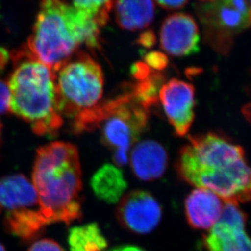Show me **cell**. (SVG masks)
<instances>
[{
	"mask_svg": "<svg viewBox=\"0 0 251 251\" xmlns=\"http://www.w3.org/2000/svg\"><path fill=\"white\" fill-rule=\"evenodd\" d=\"M179 178L215 193L225 202L251 201V167L244 149L217 132L188 136L176 162Z\"/></svg>",
	"mask_w": 251,
	"mask_h": 251,
	"instance_id": "obj_1",
	"label": "cell"
},
{
	"mask_svg": "<svg viewBox=\"0 0 251 251\" xmlns=\"http://www.w3.org/2000/svg\"><path fill=\"white\" fill-rule=\"evenodd\" d=\"M32 179L48 225L82 219V170L75 145L56 141L39 148Z\"/></svg>",
	"mask_w": 251,
	"mask_h": 251,
	"instance_id": "obj_2",
	"label": "cell"
},
{
	"mask_svg": "<svg viewBox=\"0 0 251 251\" xmlns=\"http://www.w3.org/2000/svg\"><path fill=\"white\" fill-rule=\"evenodd\" d=\"M100 29L93 17L62 0H41L26 47L56 73L82 44L100 49Z\"/></svg>",
	"mask_w": 251,
	"mask_h": 251,
	"instance_id": "obj_3",
	"label": "cell"
},
{
	"mask_svg": "<svg viewBox=\"0 0 251 251\" xmlns=\"http://www.w3.org/2000/svg\"><path fill=\"white\" fill-rule=\"evenodd\" d=\"M14 70L8 80V109L38 135L54 136L64 124L56 97L55 73L26 45L12 54Z\"/></svg>",
	"mask_w": 251,
	"mask_h": 251,
	"instance_id": "obj_4",
	"label": "cell"
},
{
	"mask_svg": "<svg viewBox=\"0 0 251 251\" xmlns=\"http://www.w3.org/2000/svg\"><path fill=\"white\" fill-rule=\"evenodd\" d=\"M150 111L139 104L127 83L121 93L82 112L73 122V132L100 130L104 146L113 152L117 167L127 164L129 150L148 126Z\"/></svg>",
	"mask_w": 251,
	"mask_h": 251,
	"instance_id": "obj_5",
	"label": "cell"
},
{
	"mask_svg": "<svg viewBox=\"0 0 251 251\" xmlns=\"http://www.w3.org/2000/svg\"><path fill=\"white\" fill-rule=\"evenodd\" d=\"M59 110L75 119L97 106L104 92V74L99 63L85 51H77L56 73Z\"/></svg>",
	"mask_w": 251,
	"mask_h": 251,
	"instance_id": "obj_6",
	"label": "cell"
},
{
	"mask_svg": "<svg viewBox=\"0 0 251 251\" xmlns=\"http://www.w3.org/2000/svg\"><path fill=\"white\" fill-rule=\"evenodd\" d=\"M0 209L5 212V227L24 241L33 240L48 225L34 184L24 175L0 179Z\"/></svg>",
	"mask_w": 251,
	"mask_h": 251,
	"instance_id": "obj_7",
	"label": "cell"
},
{
	"mask_svg": "<svg viewBox=\"0 0 251 251\" xmlns=\"http://www.w3.org/2000/svg\"><path fill=\"white\" fill-rule=\"evenodd\" d=\"M206 43L227 55L235 39L251 27V0H211L196 5Z\"/></svg>",
	"mask_w": 251,
	"mask_h": 251,
	"instance_id": "obj_8",
	"label": "cell"
},
{
	"mask_svg": "<svg viewBox=\"0 0 251 251\" xmlns=\"http://www.w3.org/2000/svg\"><path fill=\"white\" fill-rule=\"evenodd\" d=\"M247 215L238 205L225 202L216 224L203 236L206 251H251V238L246 231Z\"/></svg>",
	"mask_w": 251,
	"mask_h": 251,
	"instance_id": "obj_9",
	"label": "cell"
},
{
	"mask_svg": "<svg viewBox=\"0 0 251 251\" xmlns=\"http://www.w3.org/2000/svg\"><path fill=\"white\" fill-rule=\"evenodd\" d=\"M162 207L154 197L146 191L126 193L117 208V219L126 229L136 234L152 232L162 219Z\"/></svg>",
	"mask_w": 251,
	"mask_h": 251,
	"instance_id": "obj_10",
	"label": "cell"
},
{
	"mask_svg": "<svg viewBox=\"0 0 251 251\" xmlns=\"http://www.w3.org/2000/svg\"><path fill=\"white\" fill-rule=\"evenodd\" d=\"M167 120L179 137L188 134L195 119V88L193 84L177 78L164 82L159 92Z\"/></svg>",
	"mask_w": 251,
	"mask_h": 251,
	"instance_id": "obj_11",
	"label": "cell"
},
{
	"mask_svg": "<svg viewBox=\"0 0 251 251\" xmlns=\"http://www.w3.org/2000/svg\"><path fill=\"white\" fill-rule=\"evenodd\" d=\"M161 49L172 56H188L200 50V32L190 15L175 13L167 17L160 29Z\"/></svg>",
	"mask_w": 251,
	"mask_h": 251,
	"instance_id": "obj_12",
	"label": "cell"
},
{
	"mask_svg": "<svg viewBox=\"0 0 251 251\" xmlns=\"http://www.w3.org/2000/svg\"><path fill=\"white\" fill-rule=\"evenodd\" d=\"M222 199L204 188L192 191L184 201V214L194 229L210 230L222 214Z\"/></svg>",
	"mask_w": 251,
	"mask_h": 251,
	"instance_id": "obj_13",
	"label": "cell"
},
{
	"mask_svg": "<svg viewBox=\"0 0 251 251\" xmlns=\"http://www.w3.org/2000/svg\"><path fill=\"white\" fill-rule=\"evenodd\" d=\"M168 166V155L161 144L152 140L140 141L130 154V167L137 179L152 181L160 179Z\"/></svg>",
	"mask_w": 251,
	"mask_h": 251,
	"instance_id": "obj_14",
	"label": "cell"
},
{
	"mask_svg": "<svg viewBox=\"0 0 251 251\" xmlns=\"http://www.w3.org/2000/svg\"><path fill=\"white\" fill-rule=\"evenodd\" d=\"M113 8L117 24L125 30L146 29L154 20L153 0H116Z\"/></svg>",
	"mask_w": 251,
	"mask_h": 251,
	"instance_id": "obj_15",
	"label": "cell"
},
{
	"mask_svg": "<svg viewBox=\"0 0 251 251\" xmlns=\"http://www.w3.org/2000/svg\"><path fill=\"white\" fill-rule=\"evenodd\" d=\"M91 187L95 195L108 204L120 201L127 188V182L119 167L104 164L91 179Z\"/></svg>",
	"mask_w": 251,
	"mask_h": 251,
	"instance_id": "obj_16",
	"label": "cell"
},
{
	"mask_svg": "<svg viewBox=\"0 0 251 251\" xmlns=\"http://www.w3.org/2000/svg\"><path fill=\"white\" fill-rule=\"evenodd\" d=\"M68 242L70 251H102L108 246L106 238L95 223L71 228Z\"/></svg>",
	"mask_w": 251,
	"mask_h": 251,
	"instance_id": "obj_17",
	"label": "cell"
},
{
	"mask_svg": "<svg viewBox=\"0 0 251 251\" xmlns=\"http://www.w3.org/2000/svg\"><path fill=\"white\" fill-rule=\"evenodd\" d=\"M73 2L75 8L93 17L101 28L109 21L114 6L113 0H73Z\"/></svg>",
	"mask_w": 251,
	"mask_h": 251,
	"instance_id": "obj_18",
	"label": "cell"
},
{
	"mask_svg": "<svg viewBox=\"0 0 251 251\" xmlns=\"http://www.w3.org/2000/svg\"><path fill=\"white\" fill-rule=\"evenodd\" d=\"M144 62L150 69L161 72L168 66L169 59L167 58V56L162 52L156 51H150L145 54Z\"/></svg>",
	"mask_w": 251,
	"mask_h": 251,
	"instance_id": "obj_19",
	"label": "cell"
},
{
	"mask_svg": "<svg viewBox=\"0 0 251 251\" xmlns=\"http://www.w3.org/2000/svg\"><path fill=\"white\" fill-rule=\"evenodd\" d=\"M28 251H64V250L53 240L43 239L32 245Z\"/></svg>",
	"mask_w": 251,
	"mask_h": 251,
	"instance_id": "obj_20",
	"label": "cell"
},
{
	"mask_svg": "<svg viewBox=\"0 0 251 251\" xmlns=\"http://www.w3.org/2000/svg\"><path fill=\"white\" fill-rule=\"evenodd\" d=\"M9 97V88L7 83L0 79V114H4L8 110Z\"/></svg>",
	"mask_w": 251,
	"mask_h": 251,
	"instance_id": "obj_21",
	"label": "cell"
},
{
	"mask_svg": "<svg viewBox=\"0 0 251 251\" xmlns=\"http://www.w3.org/2000/svg\"><path fill=\"white\" fill-rule=\"evenodd\" d=\"M156 41L157 37L155 35L154 32L151 29L144 32L143 34H140L137 39L138 44L146 49H151L152 47L154 46Z\"/></svg>",
	"mask_w": 251,
	"mask_h": 251,
	"instance_id": "obj_22",
	"label": "cell"
},
{
	"mask_svg": "<svg viewBox=\"0 0 251 251\" xmlns=\"http://www.w3.org/2000/svg\"><path fill=\"white\" fill-rule=\"evenodd\" d=\"M189 0H155V2L163 9L172 10L180 9L188 3Z\"/></svg>",
	"mask_w": 251,
	"mask_h": 251,
	"instance_id": "obj_23",
	"label": "cell"
},
{
	"mask_svg": "<svg viewBox=\"0 0 251 251\" xmlns=\"http://www.w3.org/2000/svg\"><path fill=\"white\" fill-rule=\"evenodd\" d=\"M8 58H9V54L7 52V50L0 48V73L2 72L6 67Z\"/></svg>",
	"mask_w": 251,
	"mask_h": 251,
	"instance_id": "obj_24",
	"label": "cell"
},
{
	"mask_svg": "<svg viewBox=\"0 0 251 251\" xmlns=\"http://www.w3.org/2000/svg\"><path fill=\"white\" fill-rule=\"evenodd\" d=\"M109 251H146L139 247L135 246H121V247H115Z\"/></svg>",
	"mask_w": 251,
	"mask_h": 251,
	"instance_id": "obj_25",
	"label": "cell"
},
{
	"mask_svg": "<svg viewBox=\"0 0 251 251\" xmlns=\"http://www.w3.org/2000/svg\"><path fill=\"white\" fill-rule=\"evenodd\" d=\"M242 114L247 119V121L251 124V104H247L242 108Z\"/></svg>",
	"mask_w": 251,
	"mask_h": 251,
	"instance_id": "obj_26",
	"label": "cell"
},
{
	"mask_svg": "<svg viewBox=\"0 0 251 251\" xmlns=\"http://www.w3.org/2000/svg\"><path fill=\"white\" fill-rule=\"evenodd\" d=\"M2 123L0 122V141H1V136H2Z\"/></svg>",
	"mask_w": 251,
	"mask_h": 251,
	"instance_id": "obj_27",
	"label": "cell"
},
{
	"mask_svg": "<svg viewBox=\"0 0 251 251\" xmlns=\"http://www.w3.org/2000/svg\"><path fill=\"white\" fill-rule=\"evenodd\" d=\"M0 251H5L4 247H2V245H0Z\"/></svg>",
	"mask_w": 251,
	"mask_h": 251,
	"instance_id": "obj_28",
	"label": "cell"
},
{
	"mask_svg": "<svg viewBox=\"0 0 251 251\" xmlns=\"http://www.w3.org/2000/svg\"><path fill=\"white\" fill-rule=\"evenodd\" d=\"M201 2H209V1H211V0H200Z\"/></svg>",
	"mask_w": 251,
	"mask_h": 251,
	"instance_id": "obj_29",
	"label": "cell"
}]
</instances>
